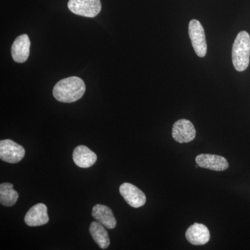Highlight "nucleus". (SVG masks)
I'll return each mask as SVG.
<instances>
[{"instance_id":"1","label":"nucleus","mask_w":250,"mask_h":250,"mask_svg":"<svg viewBox=\"0 0 250 250\" xmlns=\"http://www.w3.org/2000/svg\"><path fill=\"white\" fill-rule=\"evenodd\" d=\"M84 82L77 77H70L59 81L53 89L56 100L63 103H75L84 95Z\"/></svg>"},{"instance_id":"2","label":"nucleus","mask_w":250,"mask_h":250,"mask_svg":"<svg viewBox=\"0 0 250 250\" xmlns=\"http://www.w3.org/2000/svg\"><path fill=\"white\" fill-rule=\"evenodd\" d=\"M250 36L246 31L238 33L232 47V62L238 72L246 70L249 66Z\"/></svg>"},{"instance_id":"3","label":"nucleus","mask_w":250,"mask_h":250,"mask_svg":"<svg viewBox=\"0 0 250 250\" xmlns=\"http://www.w3.org/2000/svg\"><path fill=\"white\" fill-rule=\"evenodd\" d=\"M188 34L192 47L199 57H205L207 52L205 29L197 20H192L189 23Z\"/></svg>"},{"instance_id":"4","label":"nucleus","mask_w":250,"mask_h":250,"mask_svg":"<svg viewBox=\"0 0 250 250\" xmlns=\"http://www.w3.org/2000/svg\"><path fill=\"white\" fill-rule=\"evenodd\" d=\"M68 9L73 14L87 18H94L102 9L100 0H69Z\"/></svg>"},{"instance_id":"5","label":"nucleus","mask_w":250,"mask_h":250,"mask_svg":"<svg viewBox=\"0 0 250 250\" xmlns=\"http://www.w3.org/2000/svg\"><path fill=\"white\" fill-rule=\"evenodd\" d=\"M25 155L22 146L10 139L0 141V159L9 164H17Z\"/></svg>"},{"instance_id":"6","label":"nucleus","mask_w":250,"mask_h":250,"mask_svg":"<svg viewBox=\"0 0 250 250\" xmlns=\"http://www.w3.org/2000/svg\"><path fill=\"white\" fill-rule=\"evenodd\" d=\"M172 136L176 142L190 143L195 139L196 130L193 124L188 120H179L172 126Z\"/></svg>"},{"instance_id":"7","label":"nucleus","mask_w":250,"mask_h":250,"mask_svg":"<svg viewBox=\"0 0 250 250\" xmlns=\"http://www.w3.org/2000/svg\"><path fill=\"white\" fill-rule=\"evenodd\" d=\"M119 190L126 203L133 208H140L146 204V196L144 192L133 184H123Z\"/></svg>"},{"instance_id":"8","label":"nucleus","mask_w":250,"mask_h":250,"mask_svg":"<svg viewBox=\"0 0 250 250\" xmlns=\"http://www.w3.org/2000/svg\"><path fill=\"white\" fill-rule=\"evenodd\" d=\"M197 166L210 170L224 171L229 167V163L225 157L215 154H201L197 156Z\"/></svg>"},{"instance_id":"9","label":"nucleus","mask_w":250,"mask_h":250,"mask_svg":"<svg viewBox=\"0 0 250 250\" xmlns=\"http://www.w3.org/2000/svg\"><path fill=\"white\" fill-rule=\"evenodd\" d=\"M186 238L193 246H204L209 241V229L203 224L194 223L188 228Z\"/></svg>"},{"instance_id":"10","label":"nucleus","mask_w":250,"mask_h":250,"mask_svg":"<svg viewBox=\"0 0 250 250\" xmlns=\"http://www.w3.org/2000/svg\"><path fill=\"white\" fill-rule=\"evenodd\" d=\"M31 41L27 34L18 36L11 47V55L15 62L22 63L27 60L30 53Z\"/></svg>"},{"instance_id":"11","label":"nucleus","mask_w":250,"mask_h":250,"mask_svg":"<svg viewBox=\"0 0 250 250\" xmlns=\"http://www.w3.org/2000/svg\"><path fill=\"white\" fill-rule=\"evenodd\" d=\"M49 220L47 206L42 203L33 206L24 217V222L29 227L42 226Z\"/></svg>"},{"instance_id":"12","label":"nucleus","mask_w":250,"mask_h":250,"mask_svg":"<svg viewBox=\"0 0 250 250\" xmlns=\"http://www.w3.org/2000/svg\"><path fill=\"white\" fill-rule=\"evenodd\" d=\"M73 161L78 167L82 168H88L96 162L98 156L86 146H77L74 149Z\"/></svg>"},{"instance_id":"13","label":"nucleus","mask_w":250,"mask_h":250,"mask_svg":"<svg viewBox=\"0 0 250 250\" xmlns=\"http://www.w3.org/2000/svg\"><path fill=\"white\" fill-rule=\"evenodd\" d=\"M92 215L97 221L104 225L108 229L116 227L117 222L111 208L103 205L94 206Z\"/></svg>"},{"instance_id":"14","label":"nucleus","mask_w":250,"mask_h":250,"mask_svg":"<svg viewBox=\"0 0 250 250\" xmlns=\"http://www.w3.org/2000/svg\"><path fill=\"white\" fill-rule=\"evenodd\" d=\"M104 226L98 221L92 222L89 228V231L92 238L101 249H107L110 246V239L108 233Z\"/></svg>"},{"instance_id":"15","label":"nucleus","mask_w":250,"mask_h":250,"mask_svg":"<svg viewBox=\"0 0 250 250\" xmlns=\"http://www.w3.org/2000/svg\"><path fill=\"white\" fill-rule=\"evenodd\" d=\"M19 195L11 183H3L0 185V203L5 207H11L17 202Z\"/></svg>"}]
</instances>
